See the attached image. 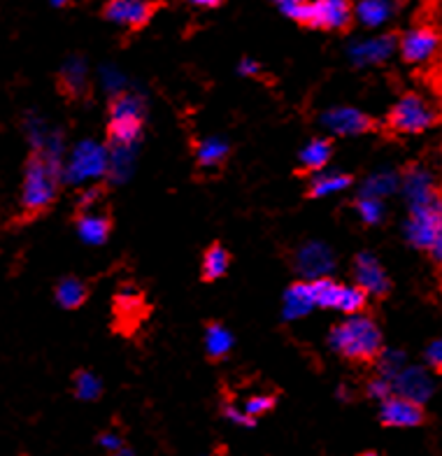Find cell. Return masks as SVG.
I'll return each instance as SVG.
<instances>
[{
	"instance_id": "6da1fadb",
	"label": "cell",
	"mask_w": 442,
	"mask_h": 456,
	"mask_svg": "<svg viewBox=\"0 0 442 456\" xmlns=\"http://www.w3.org/2000/svg\"><path fill=\"white\" fill-rule=\"evenodd\" d=\"M61 180H63V168H61L59 154L49 147H33L24 163L21 222H36L54 208Z\"/></svg>"
},
{
	"instance_id": "7a4b0ae2",
	"label": "cell",
	"mask_w": 442,
	"mask_h": 456,
	"mask_svg": "<svg viewBox=\"0 0 442 456\" xmlns=\"http://www.w3.org/2000/svg\"><path fill=\"white\" fill-rule=\"evenodd\" d=\"M331 347L356 368H375L384 354L382 330L368 313L347 314L329 333Z\"/></svg>"
},
{
	"instance_id": "3957f363",
	"label": "cell",
	"mask_w": 442,
	"mask_h": 456,
	"mask_svg": "<svg viewBox=\"0 0 442 456\" xmlns=\"http://www.w3.org/2000/svg\"><path fill=\"white\" fill-rule=\"evenodd\" d=\"M438 124H442L438 105H433L429 98H424L417 91H405L382 119L387 138L422 135V133L436 128Z\"/></svg>"
},
{
	"instance_id": "277c9868",
	"label": "cell",
	"mask_w": 442,
	"mask_h": 456,
	"mask_svg": "<svg viewBox=\"0 0 442 456\" xmlns=\"http://www.w3.org/2000/svg\"><path fill=\"white\" fill-rule=\"evenodd\" d=\"M108 142L117 150H126L133 147V142H138L143 138L144 128V102L138 94L133 91H121L117 96H112L108 105Z\"/></svg>"
},
{
	"instance_id": "5b68a950",
	"label": "cell",
	"mask_w": 442,
	"mask_h": 456,
	"mask_svg": "<svg viewBox=\"0 0 442 456\" xmlns=\"http://www.w3.org/2000/svg\"><path fill=\"white\" fill-rule=\"evenodd\" d=\"M398 52L410 68H430L442 61V28L436 21H419L398 36Z\"/></svg>"
},
{
	"instance_id": "8992f818",
	"label": "cell",
	"mask_w": 442,
	"mask_h": 456,
	"mask_svg": "<svg viewBox=\"0 0 442 456\" xmlns=\"http://www.w3.org/2000/svg\"><path fill=\"white\" fill-rule=\"evenodd\" d=\"M151 314V305L143 291L121 289L112 298V329L124 338H131Z\"/></svg>"
},
{
	"instance_id": "52a82bcc",
	"label": "cell",
	"mask_w": 442,
	"mask_h": 456,
	"mask_svg": "<svg viewBox=\"0 0 442 456\" xmlns=\"http://www.w3.org/2000/svg\"><path fill=\"white\" fill-rule=\"evenodd\" d=\"M161 3L154 0H108L102 5V19H108L112 24H119L131 33H138L150 24L154 14L159 12Z\"/></svg>"
},
{
	"instance_id": "ba28073f",
	"label": "cell",
	"mask_w": 442,
	"mask_h": 456,
	"mask_svg": "<svg viewBox=\"0 0 442 456\" xmlns=\"http://www.w3.org/2000/svg\"><path fill=\"white\" fill-rule=\"evenodd\" d=\"M429 421L424 403L407 398L403 394H391L382 401L380 408V424L387 428H417Z\"/></svg>"
},
{
	"instance_id": "9c48e42d",
	"label": "cell",
	"mask_w": 442,
	"mask_h": 456,
	"mask_svg": "<svg viewBox=\"0 0 442 456\" xmlns=\"http://www.w3.org/2000/svg\"><path fill=\"white\" fill-rule=\"evenodd\" d=\"M356 17L352 0H312V26L331 33H349Z\"/></svg>"
},
{
	"instance_id": "30bf717a",
	"label": "cell",
	"mask_w": 442,
	"mask_h": 456,
	"mask_svg": "<svg viewBox=\"0 0 442 456\" xmlns=\"http://www.w3.org/2000/svg\"><path fill=\"white\" fill-rule=\"evenodd\" d=\"M322 124L335 133V135H368V133H380L384 135L382 121H377L371 114L361 112L354 108H333L323 112Z\"/></svg>"
},
{
	"instance_id": "8fae6325",
	"label": "cell",
	"mask_w": 442,
	"mask_h": 456,
	"mask_svg": "<svg viewBox=\"0 0 442 456\" xmlns=\"http://www.w3.org/2000/svg\"><path fill=\"white\" fill-rule=\"evenodd\" d=\"M352 277L354 282L364 287L368 296L375 300H387L391 291H394V282L389 280L382 264L368 252L356 254V258L352 261Z\"/></svg>"
},
{
	"instance_id": "7c38bea8",
	"label": "cell",
	"mask_w": 442,
	"mask_h": 456,
	"mask_svg": "<svg viewBox=\"0 0 442 456\" xmlns=\"http://www.w3.org/2000/svg\"><path fill=\"white\" fill-rule=\"evenodd\" d=\"M72 222L78 228V235L86 245H105L114 228V216L108 205H96L89 210H75Z\"/></svg>"
},
{
	"instance_id": "4fadbf2b",
	"label": "cell",
	"mask_w": 442,
	"mask_h": 456,
	"mask_svg": "<svg viewBox=\"0 0 442 456\" xmlns=\"http://www.w3.org/2000/svg\"><path fill=\"white\" fill-rule=\"evenodd\" d=\"M401 184L410 205L440 199V180H436V175L417 161L407 163L401 170Z\"/></svg>"
},
{
	"instance_id": "5bb4252c",
	"label": "cell",
	"mask_w": 442,
	"mask_h": 456,
	"mask_svg": "<svg viewBox=\"0 0 442 456\" xmlns=\"http://www.w3.org/2000/svg\"><path fill=\"white\" fill-rule=\"evenodd\" d=\"M108 168V151L94 142H82L72 154V161L66 170V180L78 182L84 177H96Z\"/></svg>"
},
{
	"instance_id": "9a60e30c",
	"label": "cell",
	"mask_w": 442,
	"mask_h": 456,
	"mask_svg": "<svg viewBox=\"0 0 442 456\" xmlns=\"http://www.w3.org/2000/svg\"><path fill=\"white\" fill-rule=\"evenodd\" d=\"M56 91L61 96L66 98L68 102H79L86 101L91 94L89 75H86V66L82 59H70L66 61V66L61 68L56 75Z\"/></svg>"
},
{
	"instance_id": "2e32d148",
	"label": "cell",
	"mask_w": 442,
	"mask_h": 456,
	"mask_svg": "<svg viewBox=\"0 0 442 456\" xmlns=\"http://www.w3.org/2000/svg\"><path fill=\"white\" fill-rule=\"evenodd\" d=\"M335 144L331 138H315L299 157V166L293 168V177L299 180H307V177H315V175L322 173L326 166H329L331 157H333Z\"/></svg>"
},
{
	"instance_id": "e0dca14e",
	"label": "cell",
	"mask_w": 442,
	"mask_h": 456,
	"mask_svg": "<svg viewBox=\"0 0 442 456\" xmlns=\"http://www.w3.org/2000/svg\"><path fill=\"white\" fill-rule=\"evenodd\" d=\"M192 151L196 159V168L205 173H221L226 168L231 150L224 140L208 138V140H192Z\"/></svg>"
},
{
	"instance_id": "ac0fdd59",
	"label": "cell",
	"mask_w": 442,
	"mask_h": 456,
	"mask_svg": "<svg viewBox=\"0 0 442 456\" xmlns=\"http://www.w3.org/2000/svg\"><path fill=\"white\" fill-rule=\"evenodd\" d=\"M394 391L419 403H426L433 394V382L424 368H403L394 378Z\"/></svg>"
},
{
	"instance_id": "d6986e66",
	"label": "cell",
	"mask_w": 442,
	"mask_h": 456,
	"mask_svg": "<svg viewBox=\"0 0 442 456\" xmlns=\"http://www.w3.org/2000/svg\"><path fill=\"white\" fill-rule=\"evenodd\" d=\"M303 287L315 307H333V310H340L342 296H345L347 289L345 284L335 282L333 277L319 275L315 280H305Z\"/></svg>"
},
{
	"instance_id": "ffe728a7",
	"label": "cell",
	"mask_w": 442,
	"mask_h": 456,
	"mask_svg": "<svg viewBox=\"0 0 442 456\" xmlns=\"http://www.w3.org/2000/svg\"><path fill=\"white\" fill-rule=\"evenodd\" d=\"M231 268V252L221 245L219 240L209 242L203 252V261H201V282L215 284L221 277L226 275Z\"/></svg>"
},
{
	"instance_id": "44dd1931",
	"label": "cell",
	"mask_w": 442,
	"mask_h": 456,
	"mask_svg": "<svg viewBox=\"0 0 442 456\" xmlns=\"http://www.w3.org/2000/svg\"><path fill=\"white\" fill-rule=\"evenodd\" d=\"M233 333L221 324V322H205V356L209 363H219L226 359L233 349Z\"/></svg>"
},
{
	"instance_id": "7402d4cb",
	"label": "cell",
	"mask_w": 442,
	"mask_h": 456,
	"mask_svg": "<svg viewBox=\"0 0 442 456\" xmlns=\"http://www.w3.org/2000/svg\"><path fill=\"white\" fill-rule=\"evenodd\" d=\"M91 287L79 277H63L54 287V298L63 310H79L89 300Z\"/></svg>"
},
{
	"instance_id": "603a6c76",
	"label": "cell",
	"mask_w": 442,
	"mask_h": 456,
	"mask_svg": "<svg viewBox=\"0 0 442 456\" xmlns=\"http://www.w3.org/2000/svg\"><path fill=\"white\" fill-rule=\"evenodd\" d=\"M331 265H333V256H331L329 249L319 245H310L303 247L299 252L296 271L303 277H307V280H315V277H319L322 273L329 271Z\"/></svg>"
},
{
	"instance_id": "cb8c5ba5",
	"label": "cell",
	"mask_w": 442,
	"mask_h": 456,
	"mask_svg": "<svg viewBox=\"0 0 442 456\" xmlns=\"http://www.w3.org/2000/svg\"><path fill=\"white\" fill-rule=\"evenodd\" d=\"M354 184V175L349 173H329V175H315L312 182L305 189V199H323L331 193H338L342 189H349Z\"/></svg>"
},
{
	"instance_id": "d4e9b609",
	"label": "cell",
	"mask_w": 442,
	"mask_h": 456,
	"mask_svg": "<svg viewBox=\"0 0 442 456\" xmlns=\"http://www.w3.org/2000/svg\"><path fill=\"white\" fill-rule=\"evenodd\" d=\"M394 0H361L356 5V19L364 26H371V28L387 24L389 19L394 17Z\"/></svg>"
},
{
	"instance_id": "484cf974",
	"label": "cell",
	"mask_w": 442,
	"mask_h": 456,
	"mask_svg": "<svg viewBox=\"0 0 442 456\" xmlns=\"http://www.w3.org/2000/svg\"><path fill=\"white\" fill-rule=\"evenodd\" d=\"M394 49H398V36L387 33V36H380L375 37V40H371V43L361 45V47L356 49V54L364 56L365 63H382L384 59L391 56Z\"/></svg>"
},
{
	"instance_id": "4316f807",
	"label": "cell",
	"mask_w": 442,
	"mask_h": 456,
	"mask_svg": "<svg viewBox=\"0 0 442 456\" xmlns=\"http://www.w3.org/2000/svg\"><path fill=\"white\" fill-rule=\"evenodd\" d=\"M284 17L296 21L303 28L312 26V0H270Z\"/></svg>"
},
{
	"instance_id": "83f0119b",
	"label": "cell",
	"mask_w": 442,
	"mask_h": 456,
	"mask_svg": "<svg viewBox=\"0 0 442 456\" xmlns=\"http://www.w3.org/2000/svg\"><path fill=\"white\" fill-rule=\"evenodd\" d=\"M72 391L79 401H98L102 394L101 379L89 370L72 372Z\"/></svg>"
},
{
	"instance_id": "f1b7e54d",
	"label": "cell",
	"mask_w": 442,
	"mask_h": 456,
	"mask_svg": "<svg viewBox=\"0 0 442 456\" xmlns=\"http://www.w3.org/2000/svg\"><path fill=\"white\" fill-rule=\"evenodd\" d=\"M354 210L359 212L365 226H377L384 219L382 200H380V196H372V193H364V196L354 200Z\"/></svg>"
},
{
	"instance_id": "f546056e",
	"label": "cell",
	"mask_w": 442,
	"mask_h": 456,
	"mask_svg": "<svg viewBox=\"0 0 442 456\" xmlns=\"http://www.w3.org/2000/svg\"><path fill=\"white\" fill-rule=\"evenodd\" d=\"M275 405H277V398L273 396V394H258V396L247 398L245 412L251 414V417L257 419V417H263V414H268L270 410H275Z\"/></svg>"
},
{
	"instance_id": "4dcf8cb0",
	"label": "cell",
	"mask_w": 442,
	"mask_h": 456,
	"mask_svg": "<svg viewBox=\"0 0 442 456\" xmlns=\"http://www.w3.org/2000/svg\"><path fill=\"white\" fill-rule=\"evenodd\" d=\"M424 79L429 89L433 91V96L438 98V110L442 117V61H438L436 66H430L424 70Z\"/></svg>"
},
{
	"instance_id": "1f68e13d",
	"label": "cell",
	"mask_w": 442,
	"mask_h": 456,
	"mask_svg": "<svg viewBox=\"0 0 442 456\" xmlns=\"http://www.w3.org/2000/svg\"><path fill=\"white\" fill-rule=\"evenodd\" d=\"M424 361L429 370H433L436 375H442V338L433 340L429 347H426Z\"/></svg>"
},
{
	"instance_id": "d6a6232c",
	"label": "cell",
	"mask_w": 442,
	"mask_h": 456,
	"mask_svg": "<svg viewBox=\"0 0 442 456\" xmlns=\"http://www.w3.org/2000/svg\"><path fill=\"white\" fill-rule=\"evenodd\" d=\"M396 186V175H377L375 180L368 182V189L365 193H372V196H384L387 191H394Z\"/></svg>"
},
{
	"instance_id": "836d02e7",
	"label": "cell",
	"mask_w": 442,
	"mask_h": 456,
	"mask_svg": "<svg viewBox=\"0 0 442 456\" xmlns=\"http://www.w3.org/2000/svg\"><path fill=\"white\" fill-rule=\"evenodd\" d=\"M221 412H224V417H228L231 421L240 424V427H254V424H257V419H254L251 414L240 412V410L235 408L231 401H224V405H221Z\"/></svg>"
},
{
	"instance_id": "e575fe53",
	"label": "cell",
	"mask_w": 442,
	"mask_h": 456,
	"mask_svg": "<svg viewBox=\"0 0 442 456\" xmlns=\"http://www.w3.org/2000/svg\"><path fill=\"white\" fill-rule=\"evenodd\" d=\"M429 258L430 261H433V264L438 265V268H440L442 271V228H440V233H438V238L436 240H433V245L429 247Z\"/></svg>"
},
{
	"instance_id": "d590c367",
	"label": "cell",
	"mask_w": 442,
	"mask_h": 456,
	"mask_svg": "<svg viewBox=\"0 0 442 456\" xmlns=\"http://www.w3.org/2000/svg\"><path fill=\"white\" fill-rule=\"evenodd\" d=\"M193 7H201V10H217V7H221V3L224 0H189Z\"/></svg>"
},
{
	"instance_id": "8d00e7d4",
	"label": "cell",
	"mask_w": 442,
	"mask_h": 456,
	"mask_svg": "<svg viewBox=\"0 0 442 456\" xmlns=\"http://www.w3.org/2000/svg\"><path fill=\"white\" fill-rule=\"evenodd\" d=\"M49 3H52V5H54V7H66L68 3H70V0H49Z\"/></svg>"
}]
</instances>
